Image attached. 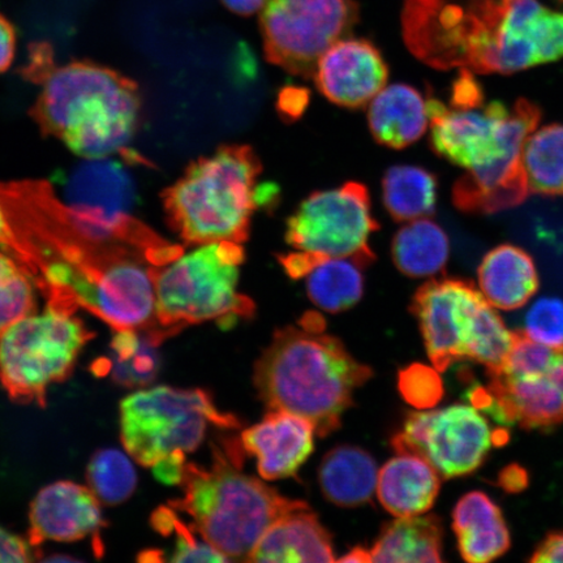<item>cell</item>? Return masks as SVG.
<instances>
[{
    "label": "cell",
    "instance_id": "obj_1",
    "mask_svg": "<svg viewBox=\"0 0 563 563\" xmlns=\"http://www.w3.org/2000/svg\"><path fill=\"white\" fill-rule=\"evenodd\" d=\"M402 25L434 68L511 75L563 58V12L539 0H405Z\"/></svg>",
    "mask_w": 563,
    "mask_h": 563
},
{
    "label": "cell",
    "instance_id": "obj_2",
    "mask_svg": "<svg viewBox=\"0 0 563 563\" xmlns=\"http://www.w3.org/2000/svg\"><path fill=\"white\" fill-rule=\"evenodd\" d=\"M322 316L309 312L298 327L277 330L260 356L253 384L269 411L312 422L320 438L341 427L358 387L373 376L344 344L325 333Z\"/></svg>",
    "mask_w": 563,
    "mask_h": 563
},
{
    "label": "cell",
    "instance_id": "obj_3",
    "mask_svg": "<svg viewBox=\"0 0 563 563\" xmlns=\"http://www.w3.org/2000/svg\"><path fill=\"white\" fill-rule=\"evenodd\" d=\"M42 89L31 114L45 136L84 158L129 154L141 117L137 84L90 62L48 65L32 77Z\"/></svg>",
    "mask_w": 563,
    "mask_h": 563
},
{
    "label": "cell",
    "instance_id": "obj_4",
    "mask_svg": "<svg viewBox=\"0 0 563 563\" xmlns=\"http://www.w3.org/2000/svg\"><path fill=\"white\" fill-rule=\"evenodd\" d=\"M242 452V442L230 440L213 448L210 467L187 462L180 483L183 496L170 503L173 509L187 514L196 532L229 561H246L267 528L307 505L243 474Z\"/></svg>",
    "mask_w": 563,
    "mask_h": 563
},
{
    "label": "cell",
    "instance_id": "obj_5",
    "mask_svg": "<svg viewBox=\"0 0 563 563\" xmlns=\"http://www.w3.org/2000/svg\"><path fill=\"white\" fill-rule=\"evenodd\" d=\"M262 162L249 145L218 147L192 162L162 194L168 227L187 245L243 244L262 194Z\"/></svg>",
    "mask_w": 563,
    "mask_h": 563
},
{
    "label": "cell",
    "instance_id": "obj_6",
    "mask_svg": "<svg viewBox=\"0 0 563 563\" xmlns=\"http://www.w3.org/2000/svg\"><path fill=\"white\" fill-rule=\"evenodd\" d=\"M244 262L243 245L223 241L197 245L154 267L157 319L167 336L208 321L230 328L239 319H251L255 302L238 291Z\"/></svg>",
    "mask_w": 563,
    "mask_h": 563
},
{
    "label": "cell",
    "instance_id": "obj_7",
    "mask_svg": "<svg viewBox=\"0 0 563 563\" xmlns=\"http://www.w3.org/2000/svg\"><path fill=\"white\" fill-rule=\"evenodd\" d=\"M76 309L48 302L0 336V384L18 404L46 406L48 386L65 382L95 333Z\"/></svg>",
    "mask_w": 563,
    "mask_h": 563
},
{
    "label": "cell",
    "instance_id": "obj_8",
    "mask_svg": "<svg viewBox=\"0 0 563 563\" xmlns=\"http://www.w3.org/2000/svg\"><path fill=\"white\" fill-rule=\"evenodd\" d=\"M209 424L235 429L241 421L218 410L213 398L201 389L152 387L131 394L121 404L123 445L144 467L152 468L176 452H195Z\"/></svg>",
    "mask_w": 563,
    "mask_h": 563
},
{
    "label": "cell",
    "instance_id": "obj_9",
    "mask_svg": "<svg viewBox=\"0 0 563 563\" xmlns=\"http://www.w3.org/2000/svg\"><path fill=\"white\" fill-rule=\"evenodd\" d=\"M428 112L434 153L467 170L522 154L526 140L541 121L539 106L523 98L511 108L495 101L468 109L428 98Z\"/></svg>",
    "mask_w": 563,
    "mask_h": 563
},
{
    "label": "cell",
    "instance_id": "obj_10",
    "mask_svg": "<svg viewBox=\"0 0 563 563\" xmlns=\"http://www.w3.org/2000/svg\"><path fill=\"white\" fill-rule=\"evenodd\" d=\"M357 20L356 0H266L260 16L266 59L288 74L313 76L321 55Z\"/></svg>",
    "mask_w": 563,
    "mask_h": 563
},
{
    "label": "cell",
    "instance_id": "obj_11",
    "mask_svg": "<svg viewBox=\"0 0 563 563\" xmlns=\"http://www.w3.org/2000/svg\"><path fill=\"white\" fill-rule=\"evenodd\" d=\"M508 441V432L492 429L473 405H452L441 410L408 413L391 445L397 454L422 457L449 481L475 473L493 446Z\"/></svg>",
    "mask_w": 563,
    "mask_h": 563
},
{
    "label": "cell",
    "instance_id": "obj_12",
    "mask_svg": "<svg viewBox=\"0 0 563 563\" xmlns=\"http://www.w3.org/2000/svg\"><path fill=\"white\" fill-rule=\"evenodd\" d=\"M377 230L368 188L350 181L307 197L288 218L285 239L294 251L323 260L356 258L367 266L376 260L369 239Z\"/></svg>",
    "mask_w": 563,
    "mask_h": 563
},
{
    "label": "cell",
    "instance_id": "obj_13",
    "mask_svg": "<svg viewBox=\"0 0 563 563\" xmlns=\"http://www.w3.org/2000/svg\"><path fill=\"white\" fill-rule=\"evenodd\" d=\"M483 298L471 282L445 278L422 285L411 302L429 358L435 369L445 372L466 361L464 341L477 301Z\"/></svg>",
    "mask_w": 563,
    "mask_h": 563
},
{
    "label": "cell",
    "instance_id": "obj_14",
    "mask_svg": "<svg viewBox=\"0 0 563 563\" xmlns=\"http://www.w3.org/2000/svg\"><path fill=\"white\" fill-rule=\"evenodd\" d=\"M313 76L329 101L358 109L385 88L389 68L372 42L344 37L321 55Z\"/></svg>",
    "mask_w": 563,
    "mask_h": 563
},
{
    "label": "cell",
    "instance_id": "obj_15",
    "mask_svg": "<svg viewBox=\"0 0 563 563\" xmlns=\"http://www.w3.org/2000/svg\"><path fill=\"white\" fill-rule=\"evenodd\" d=\"M30 522L32 547L48 540L74 543L89 537L100 544L98 537L104 527L100 499L73 482H58L42 489L33 499Z\"/></svg>",
    "mask_w": 563,
    "mask_h": 563
},
{
    "label": "cell",
    "instance_id": "obj_16",
    "mask_svg": "<svg viewBox=\"0 0 563 563\" xmlns=\"http://www.w3.org/2000/svg\"><path fill=\"white\" fill-rule=\"evenodd\" d=\"M316 429L311 421L286 411H269L262 422L242 433L244 452L256 457L264 481L298 473L313 452Z\"/></svg>",
    "mask_w": 563,
    "mask_h": 563
},
{
    "label": "cell",
    "instance_id": "obj_17",
    "mask_svg": "<svg viewBox=\"0 0 563 563\" xmlns=\"http://www.w3.org/2000/svg\"><path fill=\"white\" fill-rule=\"evenodd\" d=\"M493 405L489 415L501 424L525 429L554 428L563 422V391L545 375L489 376Z\"/></svg>",
    "mask_w": 563,
    "mask_h": 563
},
{
    "label": "cell",
    "instance_id": "obj_18",
    "mask_svg": "<svg viewBox=\"0 0 563 563\" xmlns=\"http://www.w3.org/2000/svg\"><path fill=\"white\" fill-rule=\"evenodd\" d=\"M530 192L522 154L470 168L453 188L454 206L466 213L493 214L520 206Z\"/></svg>",
    "mask_w": 563,
    "mask_h": 563
},
{
    "label": "cell",
    "instance_id": "obj_19",
    "mask_svg": "<svg viewBox=\"0 0 563 563\" xmlns=\"http://www.w3.org/2000/svg\"><path fill=\"white\" fill-rule=\"evenodd\" d=\"M246 561L333 562L332 537L306 505L285 514L267 528Z\"/></svg>",
    "mask_w": 563,
    "mask_h": 563
},
{
    "label": "cell",
    "instance_id": "obj_20",
    "mask_svg": "<svg viewBox=\"0 0 563 563\" xmlns=\"http://www.w3.org/2000/svg\"><path fill=\"white\" fill-rule=\"evenodd\" d=\"M457 551L471 563L495 561L511 547L510 531L503 511L483 492H471L453 510Z\"/></svg>",
    "mask_w": 563,
    "mask_h": 563
},
{
    "label": "cell",
    "instance_id": "obj_21",
    "mask_svg": "<svg viewBox=\"0 0 563 563\" xmlns=\"http://www.w3.org/2000/svg\"><path fill=\"white\" fill-rule=\"evenodd\" d=\"M441 488V476L418 455L398 454L378 471L377 496L397 518L417 517L432 509Z\"/></svg>",
    "mask_w": 563,
    "mask_h": 563
},
{
    "label": "cell",
    "instance_id": "obj_22",
    "mask_svg": "<svg viewBox=\"0 0 563 563\" xmlns=\"http://www.w3.org/2000/svg\"><path fill=\"white\" fill-rule=\"evenodd\" d=\"M478 287L485 300L501 311L522 308L540 286L537 265L530 253L503 244L485 255L478 266Z\"/></svg>",
    "mask_w": 563,
    "mask_h": 563
},
{
    "label": "cell",
    "instance_id": "obj_23",
    "mask_svg": "<svg viewBox=\"0 0 563 563\" xmlns=\"http://www.w3.org/2000/svg\"><path fill=\"white\" fill-rule=\"evenodd\" d=\"M368 123L378 144L404 150L426 135L428 100L411 86L394 84L369 102Z\"/></svg>",
    "mask_w": 563,
    "mask_h": 563
},
{
    "label": "cell",
    "instance_id": "obj_24",
    "mask_svg": "<svg viewBox=\"0 0 563 563\" xmlns=\"http://www.w3.org/2000/svg\"><path fill=\"white\" fill-rule=\"evenodd\" d=\"M378 467L373 456L355 446H338L321 462L319 482L323 496L342 508L371 501L377 488Z\"/></svg>",
    "mask_w": 563,
    "mask_h": 563
},
{
    "label": "cell",
    "instance_id": "obj_25",
    "mask_svg": "<svg viewBox=\"0 0 563 563\" xmlns=\"http://www.w3.org/2000/svg\"><path fill=\"white\" fill-rule=\"evenodd\" d=\"M443 527L435 516L398 518L386 525L369 549L371 562H442Z\"/></svg>",
    "mask_w": 563,
    "mask_h": 563
},
{
    "label": "cell",
    "instance_id": "obj_26",
    "mask_svg": "<svg viewBox=\"0 0 563 563\" xmlns=\"http://www.w3.org/2000/svg\"><path fill=\"white\" fill-rule=\"evenodd\" d=\"M165 341L147 330H115L110 354L93 364L96 375L110 376L124 387L151 385L158 377L161 355L158 347Z\"/></svg>",
    "mask_w": 563,
    "mask_h": 563
},
{
    "label": "cell",
    "instance_id": "obj_27",
    "mask_svg": "<svg viewBox=\"0 0 563 563\" xmlns=\"http://www.w3.org/2000/svg\"><path fill=\"white\" fill-rule=\"evenodd\" d=\"M393 262L411 278L433 277L445 271L450 256L449 236L428 217L407 222L393 239Z\"/></svg>",
    "mask_w": 563,
    "mask_h": 563
},
{
    "label": "cell",
    "instance_id": "obj_28",
    "mask_svg": "<svg viewBox=\"0 0 563 563\" xmlns=\"http://www.w3.org/2000/svg\"><path fill=\"white\" fill-rule=\"evenodd\" d=\"M438 192V178L419 166H393L383 179L384 206L393 220L398 222L432 216Z\"/></svg>",
    "mask_w": 563,
    "mask_h": 563
},
{
    "label": "cell",
    "instance_id": "obj_29",
    "mask_svg": "<svg viewBox=\"0 0 563 563\" xmlns=\"http://www.w3.org/2000/svg\"><path fill=\"white\" fill-rule=\"evenodd\" d=\"M356 258H328L307 276V294L313 305L328 313L355 307L364 294L363 269Z\"/></svg>",
    "mask_w": 563,
    "mask_h": 563
},
{
    "label": "cell",
    "instance_id": "obj_30",
    "mask_svg": "<svg viewBox=\"0 0 563 563\" xmlns=\"http://www.w3.org/2000/svg\"><path fill=\"white\" fill-rule=\"evenodd\" d=\"M522 164L531 192L563 196V124L534 130L526 140Z\"/></svg>",
    "mask_w": 563,
    "mask_h": 563
},
{
    "label": "cell",
    "instance_id": "obj_31",
    "mask_svg": "<svg viewBox=\"0 0 563 563\" xmlns=\"http://www.w3.org/2000/svg\"><path fill=\"white\" fill-rule=\"evenodd\" d=\"M514 343V332L484 297L477 301L467 327L466 361L483 365L488 376L503 371Z\"/></svg>",
    "mask_w": 563,
    "mask_h": 563
},
{
    "label": "cell",
    "instance_id": "obj_32",
    "mask_svg": "<svg viewBox=\"0 0 563 563\" xmlns=\"http://www.w3.org/2000/svg\"><path fill=\"white\" fill-rule=\"evenodd\" d=\"M35 282L11 252L0 250V336L25 317L37 313Z\"/></svg>",
    "mask_w": 563,
    "mask_h": 563
},
{
    "label": "cell",
    "instance_id": "obj_33",
    "mask_svg": "<svg viewBox=\"0 0 563 563\" xmlns=\"http://www.w3.org/2000/svg\"><path fill=\"white\" fill-rule=\"evenodd\" d=\"M89 489L106 505L129 499L137 485V474L130 457L118 449H102L91 457L87 471Z\"/></svg>",
    "mask_w": 563,
    "mask_h": 563
},
{
    "label": "cell",
    "instance_id": "obj_34",
    "mask_svg": "<svg viewBox=\"0 0 563 563\" xmlns=\"http://www.w3.org/2000/svg\"><path fill=\"white\" fill-rule=\"evenodd\" d=\"M151 523L164 537H175V547L168 562H228L224 555L207 543L191 525L183 522L172 506L154 511Z\"/></svg>",
    "mask_w": 563,
    "mask_h": 563
},
{
    "label": "cell",
    "instance_id": "obj_35",
    "mask_svg": "<svg viewBox=\"0 0 563 563\" xmlns=\"http://www.w3.org/2000/svg\"><path fill=\"white\" fill-rule=\"evenodd\" d=\"M398 390L406 402L419 411L432 410L445 396L440 371L421 363L399 371Z\"/></svg>",
    "mask_w": 563,
    "mask_h": 563
},
{
    "label": "cell",
    "instance_id": "obj_36",
    "mask_svg": "<svg viewBox=\"0 0 563 563\" xmlns=\"http://www.w3.org/2000/svg\"><path fill=\"white\" fill-rule=\"evenodd\" d=\"M558 350L531 340L523 330L514 332V343L501 375L525 377L545 375L551 369Z\"/></svg>",
    "mask_w": 563,
    "mask_h": 563
},
{
    "label": "cell",
    "instance_id": "obj_37",
    "mask_svg": "<svg viewBox=\"0 0 563 563\" xmlns=\"http://www.w3.org/2000/svg\"><path fill=\"white\" fill-rule=\"evenodd\" d=\"M523 332L541 344L555 350L563 347V300L539 299L526 314Z\"/></svg>",
    "mask_w": 563,
    "mask_h": 563
},
{
    "label": "cell",
    "instance_id": "obj_38",
    "mask_svg": "<svg viewBox=\"0 0 563 563\" xmlns=\"http://www.w3.org/2000/svg\"><path fill=\"white\" fill-rule=\"evenodd\" d=\"M484 104V91L473 70L462 69L453 84L449 106L456 109L476 108Z\"/></svg>",
    "mask_w": 563,
    "mask_h": 563
},
{
    "label": "cell",
    "instance_id": "obj_39",
    "mask_svg": "<svg viewBox=\"0 0 563 563\" xmlns=\"http://www.w3.org/2000/svg\"><path fill=\"white\" fill-rule=\"evenodd\" d=\"M33 547L30 541L16 537L0 527V562H32Z\"/></svg>",
    "mask_w": 563,
    "mask_h": 563
},
{
    "label": "cell",
    "instance_id": "obj_40",
    "mask_svg": "<svg viewBox=\"0 0 563 563\" xmlns=\"http://www.w3.org/2000/svg\"><path fill=\"white\" fill-rule=\"evenodd\" d=\"M186 455V453L176 452L154 464L152 468L157 481L167 485L180 484L187 463Z\"/></svg>",
    "mask_w": 563,
    "mask_h": 563
},
{
    "label": "cell",
    "instance_id": "obj_41",
    "mask_svg": "<svg viewBox=\"0 0 563 563\" xmlns=\"http://www.w3.org/2000/svg\"><path fill=\"white\" fill-rule=\"evenodd\" d=\"M533 563H563V532H551L531 555Z\"/></svg>",
    "mask_w": 563,
    "mask_h": 563
},
{
    "label": "cell",
    "instance_id": "obj_42",
    "mask_svg": "<svg viewBox=\"0 0 563 563\" xmlns=\"http://www.w3.org/2000/svg\"><path fill=\"white\" fill-rule=\"evenodd\" d=\"M16 31L4 16L0 15V74L5 73L15 59Z\"/></svg>",
    "mask_w": 563,
    "mask_h": 563
},
{
    "label": "cell",
    "instance_id": "obj_43",
    "mask_svg": "<svg viewBox=\"0 0 563 563\" xmlns=\"http://www.w3.org/2000/svg\"><path fill=\"white\" fill-rule=\"evenodd\" d=\"M528 483H530V477H528L527 471L516 463L499 471L497 477L498 487L509 495L523 492L528 487Z\"/></svg>",
    "mask_w": 563,
    "mask_h": 563
},
{
    "label": "cell",
    "instance_id": "obj_44",
    "mask_svg": "<svg viewBox=\"0 0 563 563\" xmlns=\"http://www.w3.org/2000/svg\"><path fill=\"white\" fill-rule=\"evenodd\" d=\"M306 104L307 95L305 90L288 88L284 90V93H280L279 109L288 117H299Z\"/></svg>",
    "mask_w": 563,
    "mask_h": 563
},
{
    "label": "cell",
    "instance_id": "obj_45",
    "mask_svg": "<svg viewBox=\"0 0 563 563\" xmlns=\"http://www.w3.org/2000/svg\"><path fill=\"white\" fill-rule=\"evenodd\" d=\"M231 12L242 16H251L263 10L266 0H221Z\"/></svg>",
    "mask_w": 563,
    "mask_h": 563
},
{
    "label": "cell",
    "instance_id": "obj_46",
    "mask_svg": "<svg viewBox=\"0 0 563 563\" xmlns=\"http://www.w3.org/2000/svg\"><path fill=\"white\" fill-rule=\"evenodd\" d=\"M13 244L12 231L9 220L4 213L2 203H0V250L11 252Z\"/></svg>",
    "mask_w": 563,
    "mask_h": 563
},
{
    "label": "cell",
    "instance_id": "obj_47",
    "mask_svg": "<svg viewBox=\"0 0 563 563\" xmlns=\"http://www.w3.org/2000/svg\"><path fill=\"white\" fill-rule=\"evenodd\" d=\"M549 377L560 386L563 391V347L558 350L551 369L548 372Z\"/></svg>",
    "mask_w": 563,
    "mask_h": 563
},
{
    "label": "cell",
    "instance_id": "obj_48",
    "mask_svg": "<svg viewBox=\"0 0 563 563\" xmlns=\"http://www.w3.org/2000/svg\"><path fill=\"white\" fill-rule=\"evenodd\" d=\"M338 561L355 563L371 562L369 549L356 547L355 549H352V551L347 553V555H344V558Z\"/></svg>",
    "mask_w": 563,
    "mask_h": 563
}]
</instances>
